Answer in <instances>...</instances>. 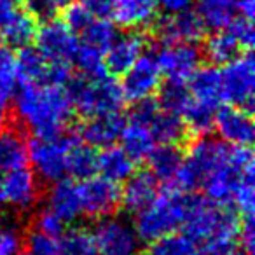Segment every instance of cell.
<instances>
[{
    "label": "cell",
    "mask_w": 255,
    "mask_h": 255,
    "mask_svg": "<svg viewBox=\"0 0 255 255\" xmlns=\"http://www.w3.org/2000/svg\"><path fill=\"white\" fill-rule=\"evenodd\" d=\"M12 100L18 121L35 136L67 131L75 114L65 86L21 84Z\"/></svg>",
    "instance_id": "1"
},
{
    "label": "cell",
    "mask_w": 255,
    "mask_h": 255,
    "mask_svg": "<svg viewBox=\"0 0 255 255\" xmlns=\"http://www.w3.org/2000/svg\"><path fill=\"white\" fill-rule=\"evenodd\" d=\"M198 199L194 191H182L168 187L157 192V196L138 213H135V229L142 243H152L166 234L182 229L192 205Z\"/></svg>",
    "instance_id": "2"
},
{
    "label": "cell",
    "mask_w": 255,
    "mask_h": 255,
    "mask_svg": "<svg viewBox=\"0 0 255 255\" xmlns=\"http://www.w3.org/2000/svg\"><path fill=\"white\" fill-rule=\"evenodd\" d=\"M240 220L241 215L233 206H220L210 203L205 196H198L180 231L196 245L229 241L238 238Z\"/></svg>",
    "instance_id": "3"
},
{
    "label": "cell",
    "mask_w": 255,
    "mask_h": 255,
    "mask_svg": "<svg viewBox=\"0 0 255 255\" xmlns=\"http://www.w3.org/2000/svg\"><path fill=\"white\" fill-rule=\"evenodd\" d=\"M74 110L82 117H93L100 114L121 112L124 105V96L121 86L112 75L102 77H84L72 75L65 84Z\"/></svg>",
    "instance_id": "4"
},
{
    "label": "cell",
    "mask_w": 255,
    "mask_h": 255,
    "mask_svg": "<svg viewBox=\"0 0 255 255\" xmlns=\"http://www.w3.org/2000/svg\"><path fill=\"white\" fill-rule=\"evenodd\" d=\"M229 149V143L222 142L220 138H210L206 135L198 136L185 152L184 164L178 171L173 187L182 189V191L199 189L206 177L226 159Z\"/></svg>",
    "instance_id": "5"
},
{
    "label": "cell",
    "mask_w": 255,
    "mask_h": 255,
    "mask_svg": "<svg viewBox=\"0 0 255 255\" xmlns=\"http://www.w3.org/2000/svg\"><path fill=\"white\" fill-rule=\"evenodd\" d=\"M75 140L77 136L74 133L63 131L54 136H33V140L26 143L32 170L39 180L56 184V182L68 178V150Z\"/></svg>",
    "instance_id": "6"
},
{
    "label": "cell",
    "mask_w": 255,
    "mask_h": 255,
    "mask_svg": "<svg viewBox=\"0 0 255 255\" xmlns=\"http://www.w3.org/2000/svg\"><path fill=\"white\" fill-rule=\"evenodd\" d=\"M98 255H140L142 240L129 220L114 213L96 219L91 231Z\"/></svg>",
    "instance_id": "7"
},
{
    "label": "cell",
    "mask_w": 255,
    "mask_h": 255,
    "mask_svg": "<svg viewBox=\"0 0 255 255\" xmlns=\"http://www.w3.org/2000/svg\"><path fill=\"white\" fill-rule=\"evenodd\" d=\"M255 67L250 51L240 53L234 60L222 65L220 82H222L224 102L229 105L245 109L252 114L255 95Z\"/></svg>",
    "instance_id": "8"
},
{
    "label": "cell",
    "mask_w": 255,
    "mask_h": 255,
    "mask_svg": "<svg viewBox=\"0 0 255 255\" xmlns=\"http://www.w3.org/2000/svg\"><path fill=\"white\" fill-rule=\"evenodd\" d=\"M161 81H163V72L157 63L156 54L143 51L142 56L124 72L123 81L119 82L124 102L135 103L150 98L163 84Z\"/></svg>",
    "instance_id": "9"
},
{
    "label": "cell",
    "mask_w": 255,
    "mask_h": 255,
    "mask_svg": "<svg viewBox=\"0 0 255 255\" xmlns=\"http://www.w3.org/2000/svg\"><path fill=\"white\" fill-rule=\"evenodd\" d=\"M79 196H81L82 217L100 219L114 213L121 206L119 184L95 175L86 180H77Z\"/></svg>",
    "instance_id": "10"
},
{
    "label": "cell",
    "mask_w": 255,
    "mask_h": 255,
    "mask_svg": "<svg viewBox=\"0 0 255 255\" xmlns=\"http://www.w3.org/2000/svg\"><path fill=\"white\" fill-rule=\"evenodd\" d=\"M33 42L47 61L72 65V58L79 46V37L72 33L61 19L54 18L37 26Z\"/></svg>",
    "instance_id": "11"
},
{
    "label": "cell",
    "mask_w": 255,
    "mask_h": 255,
    "mask_svg": "<svg viewBox=\"0 0 255 255\" xmlns=\"http://www.w3.org/2000/svg\"><path fill=\"white\" fill-rule=\"evenodd\" d=\"M156 58L163 75L171 81L187 82L201 67L203 51L198 42H170L159 47Z\"/></svg>",
    "instance_id": "12"
},
{
    "label": "cell",
    "mask_w": 255,
    "mask_h": 255,
    "mask_svg": "<svg viewBox=\"0 0 255 255\" xmlns=\"http://www.w3.org/2000/svg\"><path fill=\"white\" fill-rule=\"evenodd\" d=\"M156 32L157 39L163 44L170 42H199L205 37V25L194 9L164 14L154 21L150 26Z\"/></svg>",
    "instance_id": "13"
},
{
    "label": "cell",
    "mask_w": 255,
    "mask_h": 255,
    "mask_svg": "<svg viewBox=\"0 0 255 255\" xmlns=\"http://www.w3.org/2000/svg\"><path fill=\"white\" fill-rule=\"evenodd\" d=\"M5 205L18 212H30L35 208L40 198V184L32 168L19 166L11 171H5L4 177Z\"/></svg>",
    "instance_id": "14"
},
{
    "label": "cell",
    "mask_w": 255,
    "mask_h": 255,
    "mask_svg": "<svg viewBox=\"0 0 255 255\" xmlns=\"http://www.w3.org/2000/svg\"><path fill=\"white\" fill-rule=\"evenodd\" d=\"M147 39L140 30H126L117 33L107 51L103 53V63L109 75H123L145 51Z\"/></svg>",
    "instance_id": "15"
},
{
    "label": "cell",
    "mask_w": 255,
    "mask_h": 255,
    "mask_svg": "<svg viewBox=\"0 0 255 255\" xmlns=\"http://www.w3.org/2000/svg\"><path fill=\"white\" fill-rule=\"evenodd\" d=\"M213 129L219 138L229 145H247L254 142V119L252 114L234 105L219 107Z\"/></svg>",
    "instance_id": "16"
},
{
    "label": "cell",
    "mask_w": 255,
    "mask_h": 255,
    "mask_svg": "<svg viewBox=\"0 0 255 255\" xmlns=\"http://www.w3.org/2000/svg\"><path fill=\"white\" fill-rule=\"evenodd\" d=\"M126 117L121 112L100 114V116L86 117L81 126V140L95 149L116 145L119 142Z\"/></svg>",
    "instance_id": "17"
},
{
    "label": "cell",
    "mask_w": 255,
    "mask_h": 255,
    "mask_svg": "<svg viewBox=\"0 0 255 255\" xmlns=\"http://www.w3.org/2000/svg\"><path fill=\"white\" fill-rule=\"evenodd\" d=\"M159 7L156 0H114L112 16L114 23L126 30L150 28L159 18Z\"/></svg>",
    "instance_id": "18"
},
{
    "label": "cell",
    "mask_w": 255,
    "mask_h": 255,
    "mask_svg": "<svg viewBox=\"0 0 255 255\" xmlns=\"http://www.w3.org/2000/svg\"><path fill=\"white\" fill-rule=\"evenodd\" d=\"M123 184L124 187L121 189V206L128 213H138L159 192V184L149 170H135Z\"/></svg>",
    "instance_id": "19"
},
{
    "label": "cell",
    "mask_w": 255,
    "mask_h": 255,
    "mask_svg": "<svg viewBox=\"0 0 255 255\" xmlns=\"http://www.w3.org/2000/svg\"><path fill=\"white\" fill-rule=\"evenodd\" d=\"M185 159V152L177 143H157L150 156L147 157L149 171L157 180V184H164L173 187L177 175L180 171Z\"/></svg>",
    "instance_id": "20"
},
{
    "label": "cell",
    "mask_w": 255,
    "mask_h": 255,
    "mask_svg": "<svg viewBox=\"0 0 255 255\" xmlns=\"http://www.w3.org/2000/svg\"><path fill=\"white\" fill-rule=\"evenodd\" d=\"M47 208L58 215L65 224L75 222L82 217L81 196H79L77 180H60L53 184L47 194Z\"/></svg>",
    "instance_id": "21"
},
{
    "label": "cell",
    "mask_w": 255,
    "mask_h": 255,
    "mask_svg": "<svg viewBox=\"0 0 255 255\" xmlns=\"http://www.w3.org/2000/svg\"><path fill=\"white\" fill-rule=\"evenodd\" d=\"M187 86L192 100H196V102L206 103L213 109H219L222 105L224 95L222 82H220V70L213 65L199 67L187 81Z\"/></svg>",
    "instance_id": "22"
},
{
    "label": "cell",
    "mask_w": 255,
    "mask_h": 255,
    "mask_svg": "<svg viewBox=\"0 0 255 255\" xmlns=\"http://www.w3.org/2000/svg\"><path fill=\"white\" fill-rule=\"evenodd\" d=\"M119 142L124 152L131 157L135 163L147 161V157L150 156L154 147L157 145L152 133H150V129L145 124L135 123V121H129V119L124 124Z\"/></svg>",
    "instance_id": "23"
},
{
    "label": "cell",
    "mask_w": 255,
    "mask_h": 255,
    "mask_svg": "<svg viewBox=\"0 0 255 255\" xmlns=\"http://www.w3.org/2000/svg\"><path fill=\"white\" fill-rule=\"evenodd\" d=\"M135 171V161L123 150V147L110 145L98 152V175L114 184H123Z\"/></svg>",
    "instance_id": "24"
},
{
    "label": "cell",
    "mask_w": 255,
    "mask_h": 255,
    "mask_svg": "<svg viewBox=\"0 0 255 255\" xmlns=\"http://www.w3.org/2000/svg\"><path fill=\"white\" fill-rule=\"evenodd\" d=\"M28 161V147L18 128L0 129V173L25 166Z\"/></svg>",
    "instance_id": "25"
},
{
    "label": "cell",
    "mask_w": 255,
    "mask_h": 255,
    "mask_svg": "<svg viewBox=\"0 0 255 255\" xmlns=\"http://www.w3.org/2000/svg\"><path fill=\"white\" fill-rule=\"evenodd\" d=\"M49 61L42 56L35 46L18 49L16 54V74L21 84H46Z\"/></svg>",
    "instance_id": "26"
},
{
    "label": "cell",
    "mask_w": 255,
    "mask_h": 255,
    "mask_svg": "<svg viewBox=\"0 0 255 255\" xmlns=\"http://www.w3.org/2000/svg\"><path fill=\"white\" fill-rule=\"evenodd\" d=\"M67 175L74 180H86L98 175V149L82 142L81 136L68 150Z\"/></svg>",
    "instance_id": "27"
},
{
    "label": "cell",
    "mask_w": 255,
    "mask_h": 255,
    "mask_svg": "<svg viewBox=\"0 0 255 255\" xmlns=\"http://www.w3.org/2000/svg\"><path fill=\"white\" fill-rule=\"evenodd\" d=\"M196 12L206 30H224L238 16L236 0H196Z\"/></svg>",
    "instance_id": "28"
},
{
    "label": "cell",
    "mask_w": 255,
    "mask_h": 255,
    "mask_svg": "<svg viewBox=\"0 0 255 255\" xmlns=\"http://www.w3.org/2000/svg\"><path fill=\"white\" fill-rule=\"evenodd\" d=\"M149 129L152 133L156 143H177L180 145L187 136V128L178 114L166 112L159 109V112L149 123Z\"/></svg>",
    "instance_id": "29"
},
{
    "label": "cell",
    "mask_w": 255,
    "mask_h": 255,
    "mask_svg": "<svg viewBox=\"0 0 255 255\" xmlns=\"http://www.w3.org/2000/svg\"><path fill=\"white\" fill-rule=\"evenodd\" d=\"M35 33H37V21L21 7L18 14L12 18V21L9 23L7 28H5L4 37H2V46H7L12 51L32 46L33 39H35Z\"/></svg>",
    "instance_id": "30"
},
{
    "label": "cell",
    "mask_w": 255,
    "mask_h": 255,
    "mask_svg": "<svg viewBox=\"0 0 255 255\" xmlns=\"http://www.w3.org/2000/svg\"><path fill=\"white\" fill-rule=\"evenodd\" d=\"M203 58L213 65H226L227 61L234 60L241 53V47L231 37L227 30H215L212 35L206 37L205 46L201 47Z\"/></svg>",
    "instance_id": "31"
},
{
    "label": "cell",
    "mask_w": 255,
    "mask_h": 255,
    "mask_svg": "<svg viewBox=\"0 0 255 255\" xmlns=\"http://www.w3.org/2000/svg\"><path fill=\"white\" fill-rule=\"evenodd\" d=\"M219 109L206 105V103L196 102L191 98L189 105L182 112V121H184L187 131L194 133L198 136L208 135L213 129V123H215V114Z\"/></svg>",
    "instance_id": "32"
},
{
    "label": "cell",
    "mask_w": 255,
    "mask_h": 255,
    "mask_svg": "<svg viewBox=\"0 0 255 255\" xmlns=\"http://www.w3.org/2000/svg\"><path fill=\"white\" fill-rule=\"evenodd\" d=\"M16 54L7 46H0V107H7L18 91Z\"/></svg>",
    "instance_id": "33"
},
{
    "label": "cell",
    "mask_w": 255,
    "mask_h": 255,
    "mask_svg": "<svg viewBox=\"0 0 255 255\" xmlns=\"http://www.w3.org/2000/svg\"><path fill=\"white\" fill-rule=\"evenodd\" d=\"M157 103L163 110L166 112H173L182 116L184 109L191 102V91H189L187 82L184 81H171L168 79L166 84H161L157 89Z\"/></svg>",
    "instance_id": "34"
},
{
    "label": "cell",
    "mask_w": 255,
    "mask_h": 255,
    "mask_svg": "<svg viewBox=\"0 0 255 255\" xmlns=\"http://www.w3.org/2000/svg\"><path fill=\"white\" fill-rule=\"evenodd\" d=\"M117 33H119L117 25L114 21H110L109 18H95L86 26L84 32L79 35V42L88 44V46L105 53L107 47L112 44Z\"/></svg>",
    "instance_id": "35"
},
{
    "label": "cell",
    "mask_w": 255,
    "mask_h": 255,
    "mask_svg": "<svg viewBox=\"0 0 255 255\" xmlns=\"http://www.w3.org/2000/svg\"><path fill=\"white\" fill-rule=\"evenodd\" d=\"M60 255H98L91 231L84 227L65 229L60 236Z\"/></svg>",
    "instance_id": "36"
},
{
    "label": "cell",
    "mask_w": 255,
    "mask_h": 255,
    "mask_svg": "<svg viewBox=\"0 0 255 255\" xmlns=\"http://www.w3.org/2000/svg\"><path fill=\"white\" fill-rule=\"evenodd\" d=\"M72 67L77 68L79 75H84V77L95 79L107 75L105 63H103V53L82 42H79L77 49H75V54L72 58Z\"/></svg>",
    "instance_id": "37"
},
{
    "label": "cell",
    "mask_w": 255,
    "mask_h": 255,
    "mask_svg": "<svg viewBox=\"0 0 255 255\" xmlns=\"http://www.w3.org/2000/svg\"><path fill=\"white\" fill-rule=\"evenodd\" d=\"M198 248V245L191 240L185 233L166 234L159 240L149 243V255H192Z\"/></svg>",
    "instance_id": "38"
},
{
    "label": "cell",
    "mask_w": 255,
    "mask_h": 255,
    "mask_svg": "<svg viewBox=\"0 0 255 255\" xmlns=\"http://www.w3.org/2000/svg\"><path fill=\"white\" fill-rule=\"evenodd\" d=\"M23 255H60V238L32 227L23 236Z\"/></svg>",
    "instance_id": "39"
},
{
    "label": "cell",
    "mask_w": 255,
    "mask_h": 255,
    "mask_svg": "<svg viewBox=\"0 0 255 255\" xmlns=\"http://www.w3.org/2000/svg\"><path fill=\"white\" fill-rule=\"evenodd\" d=\"M23 248V233L19 226L0 212V255H19Z\"/></svg>",
    "instance_id": "40"
},
{
    "label": "cell",
    "mask_w": 255,
    "mask_h": 255,
    "mask_svg": "<svg viewBox=\"0 0 255 255\" xmlns=\"http://www.w3.org/2000/svg\"><path fill=\"white\" fill-rule=\"evenodd\" d=\"M93 19H95V16H93L81 2H74V4L63 7V19H61V21H63L65 25L68 26V30H70L72 33H75L77 37L84 32L86 26H88Z\"/></svg>",
    "instance_id": "41"
},
{
    "label": "cell",
    "mask_w": 255,
    "mask_h": 255,
    "mask_svg": "<svg viewBox=\"0 0 255 255\" xmlns=\"http://www.w3.org/2000/svg\"><path fill=\"white\" fill-rule=\"evenodd\" d=\"M224 30L231 33L234 40L238 42V46L241 47V51H250L252 46L255 42V33H254V23L252 19H247L243 16H236L229 25Z\"/></svg>",
    "instance_id": "42"
},
{
    "label": "cell",
    "mask_w": 255,
    "mask_h": 255,
    "mask_svg": "<svg viewBox=\"0 0 255 255\" xmlns=\"http://www.w3.org/2000/svg\"><path fill=\"white\" fill-rule=\"evenodd\" d=\"M21 7L35 19L37 25L54 19L60 11L53 0H21Z\"/></svg>",
    "instance_id": "43"
},
{
    "label": "cell",
    "mask_w": 255,
    "mask_h": 255,
    "mask_svg": "<svg viewBox=\"0 0 255 255\" xmlns=\"http://www.w3.org/2000/svg\"><path fill=\"white\" fill-rule=\"evenodd\" d=\"M33 227L42 231V233L51 234V236L60 238L61 234L65 233V229H67V224L58 215H54L47 206H44L42 210H39V213H37L35 219H33Z\"/></svg>",
    "instance_id": "44"
},
{
    "label": "cell",
    "mask_w": 255,
    "mask_h": 255,
    "mask_svg": "<svg viewBox=\"0 0 255 255\" xmlns=\"http://www.w3.org/2000/svg\"><path fill=\"white\" fill-rule=\"evenodd\" d=\"M192 255H248L236 240L199 245Z\"/></svg>",
    "instance_id": "45"
},
{
    "label": "cell",
    "mask_w": 255,
    "mask_h": 255,
    "mask_svg": "<svg viewBox=\"0 0 255 255\" xmlns=\"http://www.w3.org/2000/svg\"><path fill=\"white\" fill-rule=\"evenodd\" d=\"M21 9V0H0V46L5 28Z\"/></svg>",
    "instance_id": "46"
},
{
    "label": "cell",
    "mask_w": 255,
    "mask_h": 255,
    "mask_svg": "<svg viewBox=\"0 0 255 255\" xmlns=\"http://www.w3.org/2000/svg\"><path fill=\"white\" fill-rule=\"evenodd\" d=\"M95 18H109L114 0H79Z\"/></svg>",
    "instance_id": "47"
},
{
    "label": "cell",
    "mask_w": 255,
    "mask_h": 255,
    "mask_svg": "<svg viewBox=\"0 0 255 255\" xmlns=\"http://www.w3.org/2000/svg\"><path fill=\"white\" fill-rule=\"evenodd\" d=\"M156 2H157V7L164 14H177V12L192 9L196 0H156Z\"/></svg>",
    "instance_id": "48"
},
{
    "label": "cell",
    "mask_w": 255,
    "mask_h": 255,
    "mask_svg": "<svg viewBox=\"0 0 255 255\" xmlns=\"http://www.w3.org/2000/svg\"><path fill=\"white\" fill-rule=\"evenodd\" d=\"M238 16H243L247 19H254L255 14V0H236Z\"/></svg>",
    "instance_id": "49"
},
{
    "label": "cell",
    "mask_w": 255,
    "mask_h": 255,
    "mask_svg": "<svg viewBox=\"0 0 255 255\" xmlns=\"http://www.w3.org/2000/svg\"><path fill=\"white\" fill-rule=\"evenodd\" d=\"M53 2H54V5H56L58 9H63V7H67V5L77 2V0H53Z\"/></svg>",
    "instance_id": "50"
},
{
    "label": "cell",
    "mask_w": 255,
    "mask_h": 255,
    "mask_svg": "<svg viewBox=\"0 0 255 255\" xmlns=\"http://www.w3.org/2000/svg\"><path fill=\"white\" fill-rule=\"evenodd\" d=\"M5 205V194H4V182H2V175H0V210Z\"/></svg>",
    "instance_id": "51"
},
{
    "label": "cell",
    "mask_w": 255,
    "mask_h": 255,
    "mask_svg": "<svg viewBox=\"0 0 255 255\" xmlns=\"http://www.w3.org/2000/svg\"><path fill=\"white\" fill-rule=\"evenodd\" d=\"M5 121H7L5 109H4V107H0V129H4V128H5Z\"/></svg>",
    "instance_id": "52"
},
{
    "label": "cell",
    "mask_w": 255,
    "mask_h": 255,
    "mask_svg": "<svg viewBox=\"0 0 255 255\" xmlns=\"http://www.w3.org/2000/svg\"><path fill=\"white\" fill-rule=\"evenodd\" d=\"M19 255H23V254H19Z\"/></svg>",
    "instance_id": "53"
}]
</instances>
